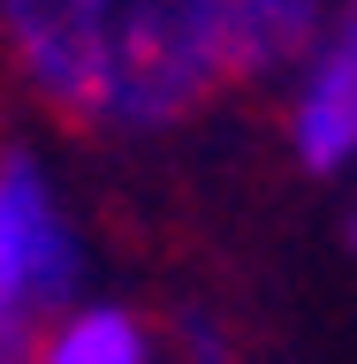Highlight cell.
Listing matches in <instances>:
<instances>
[{
	"mask_svg": "<svg viewBox=\"0 0 357 364\" xmlns=\"http://www.w3.org/2000/svg\"><path fill=\"white\" fill-rule=\"evenodd\" d=\"M289 144L312 175H335L357 159V0H342L319 46L304 53V76L289 99Z\"/></svg>",
	"mask_w": 357,
	"mask_h": 364,
	"instance_id": "3",
	"label": "cell"
},
{
	"mask_svg": "<svg viewBox=\"0 0 357 364\" xmlns=\"http://www.w3.org/2000/svg\"><path fill=\"white\" fill-rule=\"evenodd\" d=\"M182 357H190V364H228V341H221V326H213L205 311L182 318Z\"/></svg>",
	"mask_w": 357,
	"mask_h": 364,
	"instance_id": "6",
	"label": "cell"
},
{
	"mask_svg": "<svg viewBox=\"0 0 357 364\" xmlns=\"http://www.w3.org/2000/svg\"><path fill=\"white\" fill-rule=\"evenodd\" d=\"M221 8H228V76H251V84L304 68V53L327 31V0H221Z\"/></svg>",
	"mask_w": 357,
	"mask_h": 364,
	"instance_id": "4",
	"label": "cell"
},
{
	"mask_svg": "<svg viewBox=\"0 0 357 364\" xmlns=\"http://www.w3.org/2000/svg\"><path fill=\"white\" fill-rule=\"evenodd\" d=\"M84 304V243L31 152H0V364H38Z\"/></svg>",
	"mask_w": 357,
	"mask_h": 364,
	"instance_id": "2",
	"label": "cell"
},
{
	"mask_svg": "<svg viewBox=\"0 0 357 364\" xmlns=\"http://www.w3.org/2000/svg\"><path fill=\"white\" fill-rule=\"evenodd\" d=\"M38 364H152V326L130 304H76V311L46 334Z\"/></svg>",
	"mask_w": 357,
	"mask_h": 364,
	"instance_id": "5",
	"label": "cell"
},
{
	"mask_svg": "<svg viewBox=\"0 0 357 364\" xmlns=\"http://www.w3.org/2000/svg\"><path fill=\"white\" fill-rule=\"evenodd\" d=\"M0 38L46 107L84 129H175L228 84L221 0H0Z\"/></svg>",
	"mask_w": 357,
	"mask_h": 364,
	"instance_id": "1",
	"label": "cell"
}]
</instances>
